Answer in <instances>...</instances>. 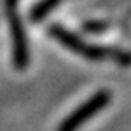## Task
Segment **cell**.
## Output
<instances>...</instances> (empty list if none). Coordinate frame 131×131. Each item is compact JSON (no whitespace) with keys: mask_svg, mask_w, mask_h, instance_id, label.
<instances>
[{"mask_svg":"<svg viewBox=\"0 0 131 131\" xmlns=\"http://www.w3.org/2000/svg\"><path fill=\"white\" fill-rule=\"evenodd\" d=\"M108 100H110L108 93H107V91H100V93H98L96 96H93L88 103H84L77 112H73L70 117L63 122V126L60 128V131H73V129H77L86 119H89L91 115H94L98 110H101V108L107 105Z\"/></svg>","mask_w":131,"mask_h":131,"instance_id":"1","label":"cell"}]
</instances>
